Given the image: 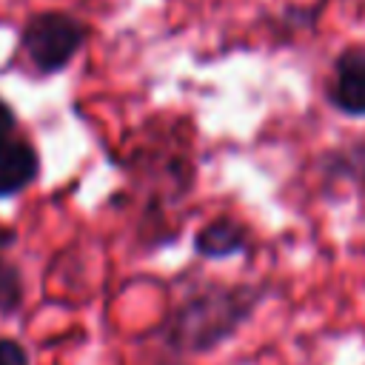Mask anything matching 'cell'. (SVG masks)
<instances>
[{"label": "cell", "instance_id": "cell-1", "mask_svg": "<svg viewBox=\"0 0 365 365\" xmlns=\"http://www.w3.org/2000/svg\"><path fill=\"white\" fill-rule=\"evenodd\" d=\"M262 285H202L185 294L160 322L157 339L174 354H211L254 317L257 305L265 299Z\"/></svg>", "mask_w": 365, "mask_h": 365}, {"label": "cell", "instance_id": "cell-2", "mask_svg": "<svg viewBox=\"0 0 365 365\" xmlns=\"http://www.w3.org/2000/svg\"><path fill=\"white\" fill-rule=\"evenodd\" d=\"M88 26L68 11H37L20 31V48L40 74H60L83 51Z\"/></svg>", "mask_w": 365, "mask_h": 365}, {"label": "cell", "instance_id": "cell-3", "mask_svg": "<svg viewBox=\"0 0 365 365\" xmlns=\"http://www.w3.org/2000/svg\"><path fill=\"white\" fill-rule=\"evenodd\" d=\"M325 97L339 114L365 117V46H348L334 57Z\"/></svg>", "mask_w": 365, "mask_h": 365}, {"label": "cell", "instance_id": "cell-4", "mask_svg": "<svg viewBox=\"0 0 365 365\" xmlns=\"http://www.w3.org/2000/svg\"><path fill=\"white\" fill-rule=\"evenodd\" d=\"M40 151L26 137L0 140V200L23 194L40 177Z\"/></svg>", "mask_w": 365, "mask_h": 365}, {"label": "cell", "instance_id": "cell-5", "mask_svg": "<svg viewBox=\"0 0 365 365\" xmlns=\"http://www.w3.org/2000/svg\"><path fill=\"white\" fill-rule=\"evenodd\" d=\"M251 245V231L245 222L234 217H217L208 220L194 234V254L202 259H228L245 254Z\"/></svg>", "mask_w": 365, "mask_h": 365}, {"label": "cell", "instance_id": "cell-6", "mask_svg": "<svg viewBox=\"0 0 365 365\" xmlns=\"http://www.w3.org/2000/svg\"><path fill=\"white\" fill-rule=\"evenodd\" d=\"M26 299V279L23 271L14 262H6L0 268V317H11L23 308Z\"/></svg>", "mask_w": 365, "mask_h": 365}, {"label": "cell", "instance_id": "cell-7", "mask_svg": "<svg viewBox=\"0 0 365 365\" xmlns=\"http://www.w3.org/2000/svg\"><path fill=\"white\" fill-rule=\"evenodd\" d=\"M0 365H31L29 351L11 339V336H0Z\"/></svg>", "mask_w": 365, "mask_h": 365}, {"label": "cell", "instance_id": "cell-8", "mask_svg": "<svg viewBox=\"0 0 365 365\" xmlns=\"http://www.w3.org/2000/svg\"><path fill=\"white\" fill-rule=\"evenodd\" d=\"M14 128H17V111L11 108L9 100L0 97V140H3V137H11Z\"/></svg>", "mask_w": 365, "mask_h": 365}, {"label": "cell", "instance_id": "cell-9", "mask_svg": "<svg viewBox=\"0 0 365 365\" xmlns=\"http://www.w3.org/2000/svg\"><path fill=\"white\" fill-rule=\"evenodd\" d=\"M14 242H17V231H14L11 225L0 222V268L9 262V259H6V251L14 248Z\"/></svg>", "mask_w": 365, "mask_h": 365}, {"label": "cell", "instance_id": "cell-10", "mask_svg": "<svg viewBox=\"0 0 365 365\" xmlns=\"http://www.w3.org/2000/svg\"><path fill=\"white\" fill-rule=\"evenodd\" d=\"M160 365H185V362H180V359H171V362H160Z\"/></svg>", "mask_w": 365, "mask_h": 365}]
</instances>
